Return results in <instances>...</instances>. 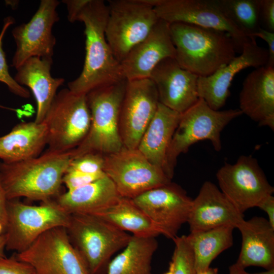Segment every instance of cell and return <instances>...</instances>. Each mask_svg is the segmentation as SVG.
Here are the masks:
<instances>
[{
  "instance_id": "cell-17",
  "label": "cell",
  "mask_w": 274,
  "mask_h": 274,
  "mask_svg": "<svg viewBox=\"0 0 274 274\" xmlns=\"http://www.w3.org/2000/svg\"><path fill=\"white\" fill-rule=\"evenodd\" d=\"M268 51L259 46L251 37L243 46L241 54L212 75L198 77L197 91L199 98L203 99L213 110H219L226 104L230 95L229 88L237 73L249 67L256 68L266 65Z\"/></svg>"
},
{
  "instance_id": "cell-26",
  "label": "cell",
  "mask_w": 274,
  "mask_h": 274,
  "mask_svg": "<svg viewBox=\"0 0 274 274\" xmlns=\"http://www.w3.org/2000/svg\"><path fill=\"white\" fill-rule=\"evenodd\" d=\"M121 196L106 175L84 186L60 194L56 200L70 214H92L116 202Z\"/></svg>"
},
{
  "instance_id": "cell-20",
  "label": "cell",
  "mask_w": 274,
  "mask_h": 274,
  "mask_svg": "<svg viewBox=\"0 0 274 274\" xmlns=\"http://www.w3.org/2000/svg\"><path fill=\"white\" fill-rule=\"evenodd\" d=\"M245 220L241 213L214 183L206 181L192 200L187 222L190 232L225 225L237 227Z\"/></svg>"
},
{
  "instance_id": "cell-15",
  "label": "cell",
  "mask_w": 274,
  "mask_h": 274,
  "mask_svg": "<svg viewBox=\"0 0 274 274\" xmlns=\"http://www.w3.org/2000/svg\"><path fill=\"white\" fill-rule=\"evenodd\" d=\"M159 103L150 78L127 81L119 116V131L124 148L137 149Z\"/></svg>"
},
{
  "instance_id": "cell-45",
  "label": "cell",
  "mask_w": 274,
  "mask_h": 274,
  "mask_svg": "<svg viewBox=\"0 0 274 274\" xmlns=\"http://www.w3.org/2000/svg\"><path fill=\"white\" fill-rule=\"evenodd\" d=\"M5 228L1 223H0V235L4 233Z\"/></svg>"
},
{
  "instance_id": "cell-27",
  "label": "cell",
  "mask_w": 274,
  "mask_h": 274,
  "mask_svg": "<svg viewBox=\"0 0 274 274\" xmlns=\"http://www.w3.org/2000/svg\"><path fill=\"white\" fill-rule=\"evenodd\" d=\"M138 237H156L160 233L148 217L131 199L120 197L112 205L92 214Z\"/></svg>"
},
{
  "instance_id": "cell-41",
  "label": "cell",
  "mask_w": 274,
  "mask_h": 274,
  "mask_svg": "<svg viewBox=\"0 0 274 274\" xmlns=\"http://www.w3.org/2000/svg\"><path fill=\"white\" fill-rule=\"evenodd\" d=\"M245 269L242 268L236 263L229 267V274H246Z\"/></svg>"
},
{
  "instance_id": "cell-6",
  "label": "cell",
  "mask_w": 274,
  "mask_h": 274,
  "mask_svg": "<svg viewBox=\"0 0 274 274\" xmlns=\"http://www.w3.org/2000/svg\"><path fill=\"white\" fill-rule=\"evenodd\" d=\"M243 114L239 109L215 110L202 99L181 115L166 156L167 172L172 180L178 156L194 144L210 141L214 149L222 148L221 133L232 120Z\"/></svg>"
},
{
  "instance_id": "cell-28",
  "label": "cell",
  "mask_w": 274,
  "mask_h": 274,
  "mask_svg": "<svg viewBox=\"0 0 274 274\" xmlns=\"http://www.w3.org/2000/svg\"><path fill=\"white\" fill-rule=\"evenodd\" d=\"M157 248L155 237L132 235L123 251L110 261L106 274H152V260Z\"/></svg>"
},
{
  "instance_id": "cell-23",
  "label": "cell",
  "mask_w": 274,
  "mask_h": 274,
  "mask_svg": "<svg viewBox=\"0 0 274 274\" xmlns=\"http://www.w3.org/2000/svg\"><path fill=\"white\" fill-rule=\"evenodd\" d=\"M242 236L238 258L235 263L245 269L250 266L274 268V228L268 220L255 217L237 227Z\"/></svg>"
},
{
  "instance_id": "cell-3",
  "label": "cell",
  "mask_w": 274,
  "mask_h": 274,
  "mask_svg": "<svg viewBox=\"0 0 274 274\" xmlns=\"http://www.w3.org/2000/svg\"><path fill=\"white\" fill-rule=\"evenodd\" d=\"M175 59L184 69L206 77L226 65L239 51L227 33L191 24H169Z\"/></svg>"
},
{
  "instance_id": "cell-9",
  "label": "cell",
  "mask_w": 274,
  "mask_h": 274,
  "mask_svg": "<svg viewBox=\"0 0 274 274\" xmlns=\"http://www.w3.org/2000/svg\"><path fill=\"white\" fill-rule=\"evenodd\" d=\"M105 35L120 63L159 20L149 0H109Z\"/></svg>"
},
{
  "instance_id": "cell-7",
  "label": "cell",
  "mask_w": 274,
  "mask_h": 274,
  "mask_svg": "<svg viewBox=\"0 0 274 274\" xmlns=\"http://www.w3.org/2000/svg\"><path fill=\"white\" fill-rule=\"evenodd\" d=\"M71 214L56 200L29 205L18 200H8L7 222L5 233L6 249L21 252L46 231L59 227L66 228Z\"/></svg>"
},
{
  "instance_id": "cell-29",
  "label": "cell",
  "mask_w": 274,
  "mask_h": 274,
  "mask_svg": "<svg viewBox=\"0 0 274 274\" xmlns=\"http://www.w3.org/2000/svg\"><path fill=\"white\" fill-rule=\"evenodd\" d=\"M232 225L190 232L187 235L193 251L194 272L197 274L210 267L212 261L233 244Z\"/></svg>"
},
{
  "instance_id": "cell-42",
  "label": "cell",
  "mask_w": 274,
  "mask_h": 274,
  "mask_svg": "<svg viewBox=\"0 0 274 274\" xmlns=\"http://www.w3.org/2000/svg\"><path fill=\"white\" fill-rule=\"evenodd\" d=\"M7 237L6 234L3 233L0 235V256H4V251L6 249Z\"/></svg>"
},
{
  "instance_id": "cell-36",
  "label": "cell",
  "mask_w": 274,
  "mask_h": 274,
  "mask_svg": "<svg viewBox=\"0 0 274 274\" xmlns=\"http://www.w3.org/2000/svg\"><path fill=\"white\" fill-rule=\"evenodd\" d=\"M260 19L261 27L274 32V0H261Z\"/></svg>"
},
{
  "instance_id": "cell-47",
  "label": "cell",
  "mask_w": 274,
  "mask_h": 274,
  "mask_svg": "<svg viewBox=\"0 0 274 274\" xmlns=\"http://www.w3.org/2000/svg\"><path fill=\"white\" fill-rule=\"evenodd\" d=\"M164 274H173V273L171 271L169 270L168 272H166V273H165Z\"/></svg>"
},
{
  "instance_id": "cell-35",
  "label": "cell",
  "mask_w": 274,
  "mask_h": 274,
  "mask_svg": "<svg viewBox=\"0 0 274 274\" xmlns=\"http://www.w3.org/2000/svg\"><path fill=\"white\" fill-rule=\"evenodd\" d=\"M0 274H35L28 263L18 259L15 256H0Z\"/></svg>"
},
{
  "instance_id": "cell-12",
  "label": "cell",
  "mask_w": 274,
  "mask_h": 274,
  "mask_svg": "<svg viewBox=\"0 0 274 274\" xmlns=\"http://www.w3.org/2000/svg\"><path fill=\"white\" fill-rule=\"evenodd\" d=\"M216 177L221 191L243 214L274 192L257 159L251 156L242 155L234 164L225 163Z\"/></svg>"
},
{
  "instance_id": "cell-44",
  "label": "cell",
  "mask_w": 274,
  "mask_h": 274,
  "mask_svg": "<svg viewBox=\"0 0 274 274\" xmlns=\"http://www.w3.org/2000/svg\"><path fill=\"white\" fill-rule=\"evenodd\" d=\"M246 274H274V268L267 270L266 271L260 272V273H246Z\"/></svg>"
},
{
  "instance_id": "cell-30",
  "label": "cell",
  "mask_w": 274,
  "mask_h": 274,
  "mask_svg": "<svg viewBox=\"0 0 274 274\" xmlns=\"http://www.w3.org/2000/svg\"><path fill=\"white\" fill-rule=\"evenodd\" d=\"M230 20L247 37L261 27V0H215Z\"/></svg>"
},
{
  "instance_id": "cell-8",
  "label": "cell",
  "mask_w": 274,
  "mask_h": 274,
  "mask_svg": "<svg viewBox=\"0 0 274 274\" xmlns=\"http://www.w3.org/2000/svg\"><path fill=\"white\" fill-rule=\"evenodd\" d=\"M47 130L48 149L66 152L76 148L89 131L91 116L86 95L68 88L57 93L42 121Z\"/></svg>"
},
{
  "instance_id": "cell-39",
  "label": "cell",
  "mask_w": 274,
  "mask_h": 274,
  "mask_svg": "<svg viewBox=\"0 0 274 274\" xmlns=\"http://www.w3.org/2000/svg\"><path fill=\"white\" fill-rule=\"evenodd\" d=\"M257 207L264 211L267 215L271 226L274 228V197L269 195L263 198L258 204Z\"/></svg>"
},
{
  "instance_id": "cell-18",
  "label": "cell",
  "mask_w": 274,
  "mask_h": 274,
  "mask_svg": "<svg viewBox=\"0 0 274 274\" xmlns=\"http://www.w3.org/2000/svg\"><path fill=\"white\" fill-rule=\"evenodd\" d=\"M198 77L183 68L175 58H167L155 66L149 78L156 86L159 102L182 114L199 99Z\"/></svg>"
},
{
  "instance_id": "cell-25",
  "label": "cell",
  "mask_w": 274,
  "mask_h": 274,
  "mask_svg": "<svg viewBox=\"0 0 274 274\" xmlns=\"http://www.w3.org/2000/svg\"><path fill=\"white\" fill-rule=\"evenodd\" d=\"M47 142V127L43 122H21L0 136V160L11 163L37 157Z\"/></svg>"
},
{
  "instance_id": "cell-14",
  "label": "cell",
  "mask_w": 274,
  "mask_h": 274,
  "mask_svg": "<svg viewBox=\"0 0 274 274\" xmlns=\"http://www.w3.org/2000/svg\"><path fill=\"white\" fill-rule=\"evenodd\" d=\"M131 199L160 234L173 240L182 225L187 222L193 200L182 188L171 182Z\"/></svg>"
},
{
  "instance_id": "cell-22",
  "label": "cell",
  "mask_w": 274,
  "mask_h": 274,
  "mask_svg": "<svg viewBox=\"0 0 274 274\" xmlns=\"http://www.w3.org/2000/svg\"><path fill=\"white\" fill-rule=\"evenodd\" d=\"M52 58L32 57L16 68L14 78L19 85L29 87L32 92L37 106L35 122L43 121L57 93L63 84L64 79L53 78L51 74Z\"/></svg>"
},
{
  "instance_id": "cell-1",
  "label": "cell",
  "mask_w": 274,
  "mask_h": 274,
  "mask_svg": "<svg viewBox=\"0 0 274 274\" xmlns=\"http://www.w3.org/2000/svg\"><path fill=\"white\" fill-rule=\"evenodd\" d=\"M108 15V5L102 0H88L77 15L76 21L85 25L86 54L81 73L68 83V89L75 93L86 95L125 80L106 38Z\"/></svg>"
},
{
  "instance_id": "cell-11",
  "label": "cell",
  "mask_w": 274,
  "mask_h": 274,
  "mask_svg": "<svg viewBox=\"0 0 274 274\" xmlns=\"http://www.w3.org/2000/svg\"><path fill=\"white\" fill-rule=\"evenodd\" d=\"M15 256L29 264L35 274H90L63 227L46 231Z\"/></svg>"
},
{
  "instance_id": "cell-19",
  "label": "cell",
  "mask_w": 274,
  "mask_h": 274,
  "mask_svg": "<svg viewBox=\"0 0 274 274\" xmlns=\"http://www.w3.org/2000/svg\"><path fill=\"white\" fill-rule=\"evenodd\" d=\"M169 24L159 19L147 37L132 48L120 62L127 81L149 78L155 66L167 58H175Z\"/></svg>"
},
{
  "instance_id": "cell-16",
  "label": "cell",
  "mask_w": 274,
  "mask_h": 274,
  "mask_svg": "<svg viewBox=\"0 0 274 274\" xmlns=\"http://www.w3.org/2000/svg\"><path fill=\"white\" fill-rule=\"evenodd\" d=\"M57 0H42L31 19L15 27L12 33L16 45L12 66L16 68L32 57L52 58L56 39L54 24L59 20Z\"/></svg>"
},
{
  "instance_id": "cell-32",
  "label": "cell",
  "mask_w": 274,
  "mask_h": 274,
  "mask_svg": "<svg viewBox=\"0 0 274 274\" xmlns=\"http://www.w3.org/2000/svg\"><path fill=\"white\" fill-rule=\"evenodd\" d=\"M14 23L11 17L5 18L2 30L0 33V82L6 84L9 90L20 97L28 98L30 93L28 89L17 83L9 72L6 54L3 48V40L8 28Z\"/></svg>"
},
{
  "instance_id": "cell-46",
  "label": "cell",
  "mask_w": 274,
  "mask_h": 274,
  "mask_svg": "<svg viewBox=\"0 0 274 274\" xmlns=\"http://www.w3.org/2000/svg\"><path fill=\"white\" fill-rule=\"evenodd\" d=\"M0 108H2V109H8V110H11V108H7V107H4V106H1V105H0Z\"/></svg>"
},
{
  "instance_id": "cell-10",
  "label": "cell",
  "mask_w": 274,
  "mask_h": 274,
  "mask_svg": "<svg viewBox=\"0 0 274 274\" xmlns=\"http://www.w3.org/2000/svg\"><path fill=\"white\" fill-rule=\"evenodd\" d=\"M103 171L120 196L130 199L171 182L161 168L151 163L138 149L124 147L105 155Z\"/></svg>"
},
{
  "instance_id": "cell-5",
  "label": "cell",
  "mask_w": 274,
  "mask_h": 274,
  "mask_svg": "<svg viewBox=\"0 0 274 274\" xmlns=\"http://www.w3.org/2000/svg\"><path fill=\"white\" fill-rule=\"evenodd\" d=\"M66 230L90 274H106L112 256L132 237L106 220L86 214H71Z\"/></svg>"
},
{
  "instance_id": "cell-24",
  "label": "cell",
  "mask_w": 274,
  "mask_h": 274,
  "mask_svg": "<svg viewBox=\"0 0 274 274\" xmlns=\"http://www.w3.org/2000/svg\"><path fill=\"white\" fill-rule=\"evenodd\" d=\"M181 115L159 102L137 148L151 163L161 168L169 179L167 153Z\"/></svg>"
},
{
  "instance_id": "cell-43",
  "label": "cell",
  "mask_w": 274,
  "mask_h": 274,
  "mask_svg": "<svg viewBox=\"0 0 274 274\" xmlns=\"http://www.w3.org/2000/svg\"><path fill=\"white\" fill-rule=\"evenodd\" d=\"M197 274H218V270L217 268L209 267L207 269Z\"/></svg>"
},
{
  "instance_id": "cell-2",
  "label": "cell",
  "mask_w": 274,
  "mask_h": 274,
  "mask_svg": "<svg viewBox=\"0 0 274 274\" xmlns=\"http://www.w3.org/2000/svg\"><path fill=\"white\" fill-rule=\"evenodd\" d=\"M71 160L70 151L47 149L37 157L21 161H0V178L8 199L24 197L43 202L57 197Z\"/></svg>"
},
{
  "instance_id": "cell-21",
  "label": "cell",
  "mask_w": 274,
  "mask_h": 274,
  "mask_svg": "<svg viewBox=\"0 0 274 274\" xmlns=\"http://www.w3.org/2000/svg\"><path fill=\"white\" fill-rule=\"evenodd\" d=\"M239 110L260 126L274 130V66L256 68L245 79L239 94Z\"/></svg>"
},
{
  "instance_id": "cell-13",
  "label": "cell",
  "mask_w": 274,
  "mask_h": 274,
  "mask_svg": "<svg viewBox=\"0 0 274 274\" xmlns=\"http://www.w3.org/2000/svg\"><path fill=\"white\" fill-rule=\"evenodd\" d=\"M159 19L169 24L181 22L225 32L239 51L250 38L230 20L215 0H149Z\"/></svg>"
},
{
  "instance_id": "cell-38",
  "label": "cell",
  "mask_w": 274,
  "mask_h": 274,
  "mask_svg": "<svg viewBox=\"0 0 274 274\" xmlns=\"http://www.w3.org/2000/svg\"><path fill=\"white\" fill-rule=\"evenodd\" d=\"M62 2L67 7V19L70 22L73 23L76 21L77 15L87 3L88 0H63Z\"/></svg>"
},
{
  "instance_id": "cell-40",
  "label": "cell",
  "mask_w": 274,
  "mask_h": 274,
  "mask_svg": "<svg viewBox=\"0 0 274 274\" xmlns=\"http://www.w3.org/2000/svg\"><path fill=\"white\" fill-rule=\"evenodd\" d=\"M8 199L0 178V223L5 228L7 222V204Z\"/></svg>"
},
{
  "instance_id": "cell-34",
  "label": "cell",
  "mask_w": 274,
  "mask_h": 274,
  "mask_svg": "<svg viewBox=\"0 0 274 274\" xmlns=\"http://www.w3.org/2000/svg\"><path fill=\"white\" fill-rule=\"evenodd\" d=\"M106 176L104 171L88 174L75 170H67L62 178V183L66 187L67 191L90 184Z\"/></svg>"
},
{
  "instance_id": "cell-33",
  "label": "cell",
  "mask_w": 274,
  "mask_h": 274,
  "mask_svg": "<svg viewBox=\"0 0 274 274\" xmlns=\"http://www.w3.org/2000/svg\"><path fill=\"white\" fill-rule=\"evenodd\" d=\"M104 162L105 155L95 153H87L72 159L67 170L96 173L103 171Z\"/></svg>"
},
{
  "instance_id": "cell-4",
  "label": "cell",
  "mask_w": 274,
  "mask_h": 274,
  "mask_svg": "<svg viewBox=\"0 0 274 274\" xmlns=\"http://www.w3.org/2000/svg\"><path fill=\"white\" fill-rule=\"evenodd\" d=\"M127 80L94 89L86 95L91 122L82 142L70 151L72 159L87 153L106 155L124 148L119 131V116Z\"/></svg>"
},
{
  "instance_id": "cell-37",
  "label": "cell",
  "mask_w": 274,
  "mask_h": 274,
  "mask_svg": "<svg viewBox=\"0 0 274 274\" xmlns=\"http://www.w3.org/2000/svg\"><path fill=\"white\" fill-rule=\"evenodd\" d=\"M252 37H258L265 41L268 46V60L266 65L274 66V32L260 27Z\"/></svg>"
},
{
  "instance_id": "cell-31",
  "label": "cell",
  "mask_w": 274,
  "mask_h": 274,
  "mask_svg": "<svg viewBox=\"0 0 274 274\" xmlns=\"http://www.w3.org/2000/svg\"><path fill=\"white\" fill-rule=\"evenodd\" d=\"M173 241L175 246L169 270L173 274H195L194 254L188 236H177Z\"/></svg>"
}]
</instances>
